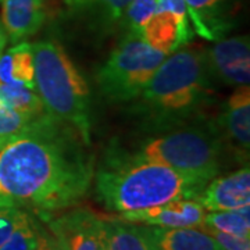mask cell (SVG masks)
Segmentation results:
<instances>
[{
    "instance_id": "cell-1",
    "label": "cell",
    "mask_w": 250,
    "mask_h": 250,
    "mask_svg": "<svg viewBox=\"0 0 250 250\" xmlns=\"http://www.w3.org/2000/svg\"><path fill=\"white\" fill-rule=\"evenodd\" d=\"M86 146L72 126L46 114L0 147V206L50 214L77 205L93 179Z\"/></svg>"
},
{
    "instance_id": "cell-2",
    "label": "cell",
    "mask_w": 250,
    "mask_h": 250,
    "mask_svg": "<svg viewBox=\"0 0 250 250\" xmlns=\"http://www.w3.org/2000/svg\"><path fill=\"white\" fill-rule=\"evenodd\" d=\"M211 95V75L206 50L182 46L166 57L135 99L134 113L143 125L156 132H167L187 125L200 113Z\"/></svg>"
},
{
    "instance_id": "cell-3",
    "label": "cell",
    "mask_w": 250,
    "mask_h": 250,
    "mask_svg": "<svg viewBox=\"0 0 250 250\" xmlns=\"http://www.w3.org/2000/svg\"><path fill=\"white\" fill-rule=\"evenodd\" d=\"M95 181L99 200L120 214L172 200L196 199L207 185L141 154L124 153L110 154Z\"/></svg>"
},
{
    "instance_id": "cell-4",
    "label": "cell",
    "mask_w": 250,
    "mask_h": 250,
    "mask_svg": "<svg viewBox=\"0 0 250 250\" xmlns=\"http://www.w3.org/2000/svg\"><path fill=\"white\" fill-rule=\"evenodd\" d=\"M35 65V89L45 110L56 120L72 126L89 145L90 93L81 71L53 41L31 43Z\"/></svg>"
},
{
    "instance_id": "cell-5",
    "label": "cell",
    "mask_w": 250,
    "mask_h": 250,
    "mask_svg": "<svg viewBox=\"0 0 250 250\" xmlns=\"http://www.w3.org/2000/svg\"><path fill=\"white\" fill-rule=\"evenodd\" d=\"M224 138L214 125H184L143 145L138 154L208 184L221 170Z\"/></svg>"
},
{
    "instance_id": "cell-6",
    "label": "cell",
    "mask_w": 250,
    "mask_h": 250,
    "mask_svg": "<svg viewBox=\"0 0 250 250\" xmlns=\"http://www.w3.org/2000/svg\"><path fill=\"white\" fill-rule=\"evenodd\" d=\"M166 57L152 49L141 35L126 34L96 74L100 93L113 103L132 102L142 93Z\"/></svg>"
},
{
    "instance_id": "cell-7",
    "label": "cell",
    "mask_w": 250,
    "mask_h": 250,
    "mask_svg": "<svg viewBox=\"0 0 250 250\" xmlns=\"http://www.w3.org/2000/svg\"><path fill=\"white\" fill-rule=\"evenodd\" d=\"M210 75L231 86H245L250 82V45L248 36L217 41L206 50Z\"/></svg>"
},
{
    "instance_id": "cell-8",
    "label": "cell",
    "mask_w": 250,
    "mask_h": 250,
    "mask_svg": "<svg viewBox=\"0 0 250 250\" xmlns=\"http://www.w3.org/2000/svg\"><path fill=\"white\" fill-rule=\"evenodd\" d=\"M49 228L62 250H98L103 220L89 210L78 208L52 220Z\"/></svg>"
},
{
    "instance_id": "cell-9",
    "label": "cell",
    "mask_w": 250,
    "mask_h": 250,
    "mask_svg": "<svg viewBox=\"0 0 250 250\" xmlns=\"http://www.w3.org/2000/svg\"><path fill=\"white\" fill-rule=\"evenodd\" d=\"M207 210L196 199L172 200L164 205L121 213L120 218L132 224H143L163 228L202 227Z\"/></svg>"
},
{
    "instance_id": "cell-10",
    "label": "cell",
    "mask_w": 250,
    "mask_h": 250,
    "mask_svg": "<svg viewBox=\"0 0 250 250\" xmlns=\"http://www.w3.org/2000/svg\"><path fill=\"white\" fill-rule=\"evenodd\" d=\"M196 200L208 211L235 210L250 206V171L243 167L232 174L213 178Z\"/></svg>"
},
{
    "instance_id": "cell-11",
    "label": "cell",
    "mask_w": 250,
    "mask_h": 250,
    "mask_svg": "<svg viewBox=\"0 0 250 250\" xmlns=\"http://www.w3.org/2000/svg\"><path fill=\"white\" fill-rule=\"evenodd\" d=\"M225 141L235 154L248 160L250 149V89L249 85L238 86L227 102L221 117Z\"/></svg>"
},
{
    "instance_id": "cell-12",
    "label": "cell",
    "mask_w": 250,
    "mask_h": 250,
    "mask_svg": "<svg viewBox=\"0 0 250 250\" xmlns=\"http://www.w3.org/2000/svg\"><path fill=\"white\" fill-rule=\"evenodd\" d=\"M43 21V0H1V24L11 43L36 34Z\"/></svg>"
},
{
    "instance_id": "cell-13",
    "label": "cell",
    "mask_w": 250,
    "mask_h": 250,
    "mask_svg": "<svg viewBox=\"0 0 250 250\" xmlns=\"http://www.w3.org/2000/svg\"><path fill=\"white\" fill-rule=\"evenodd\" d=\"M143 41L166 56L185 46L192 38L189 25H184L168 11H156L142 29Z\"/></svg>"
},
{
    "instance_id": "cell-14",
    "label": "cell",
    "mask_w": 250,
    "mask_h": 250,
    "mask_svg": "<svg viewBox=\"0 0 250 250\" xmlns=\"http://www.w3.org/2000/svg\"><path fill=\"white\" fill-rule=\"evenodd\" d=\"M153 250H221L217 242L200 227L163 228L145 225Z\"/></svg>"
},
{
    "instance_id": "cell-15",
    "label": "cell",
    "mask_w": 250,
    "mask_h": 250,
    "mask_svg": "<svg viewBox=\"0 0 250 250\" xmlns=\"http://www.w3.org/2000/svg\"><path fill=\"white\" fill-rule=\"evenodd\" d=\"M228 3L229 0H185L188 16L202 38L220 41L231 28L227 14Z\"/></svg>"
},
{
    "instance_id": "cell-16",
    "label": "cell",
    "mask_w": 250,
    "mask_h": 250,
    "mask_svg": "<svg viewBox=\"0 0 250 250\" xmlns=\"http://www.w3.org/2000/svg\"><path fill=\"white\" fill-rule=\"evenodd\" d=\"M35 65L31 43L20 42L0 56V83L35 89Z\"/></svg>"
},
{
    "instance_id": "cell-17",
    "label": "cell",
    "mask_w": 250,
    "mask_h": 250,
    "mask_svg": "<svg viewBox=\"0 0 250 250\" xmlns=\"http://www.w3.org/2000/svg\"><path fill=\"white\" fill-rule=\"evenodd\" d=\"M108 250H153L145 227L124 220L103 221Z\"/></svg>"
},
{
    "instance_id": "cell-18",
    "label": "cell",
    "mask_w": 250,
    "mask_h": 250,
    "mask_svg": "<svg viewBox=\"0 0 250 250\" xmlns=\"http://www.w3.org/2000/svg\"><path fill=\"white\" fill-rule=\"evenodd\" d=\"M53 236H49L45 228L29 213L28 218L13 232L0 250H49Z\"/></svg>"
},
{
    "instance_id": "cell-19",
    "label": "cell",
    "mask_w": 250,
    "mask_h": 250,
    "mask_svg": "<svg viewBox=\"0 0 250 250\" xmlns=\"http://www.w3.org/2000/svg\"><path fill=\"white\" fill-rule=\"evenodd\" d=\"M202 227L239 238H250V206L206 213Z\"/></svg>"
},
{
    "instance_id": "cell-20",
    "label": "cell",
    "mask_w": 250,
    "mask_h": 250,
    "mask_svg": "<svg viewBox=\"0 0 250 250\" xmlns=\"http://www.w3.org/2000/svg\"><path fill=\"white\" fill-rule=\"evenodd\" d=\"M0 102L16 111L31 116H42L47 113L38 93L25 85L0 83Z\"/></svg>"
},
{
    "instance_id": "cell-21",
    "label": "cell",
    "mask_w": 250,
    "mask_h": 250,
    "mask_svg": "<svg viewBox=\"0 0 250 250\" xmlns=\"http://www.w3.org/2000/svg\"><path fill=\"white\" fill-rule=\"evenodd\" d=\"M46 114L49 113H45L42 116H31L25 113H20L4 106L0 102V147L18 136L27 134Z\"/></svg>"
},
{
    "instance_id": "cell-22",
    "label": "cell",
    "mask_w": 250,
    "mask_h": 250,
    "mask_svg": "<svg viewBox=\"0 0 250 250\" xmlns=\"http://www.w3.org/2000/svg\"><path fill=\"white\" fill-rule=\"evenodd\" d=\"M129 1L131 0H65L72 11L92 14L106 24L120 21Z\"/></svg>"
},
{
    "instance_id": "cell-23",
    "label": "cell",
    "mask_w": 250,
    "mask_h": 250,
    "mask_svg": "<svg viewBox=\"0 0 250 250\" xmlns=\"http://www.w3.org/2000/svg\"><path fill=\"white\" fill-rule=\"evenodd\" d=\"M157 0H131L121 17L123 28L126 34H136L142 36V29L156 13Z\"/></svg>"
},
{
    "instance_id": "cell-24",
    "label": "cell",
    "mask_w": 250,
    "mask_h": 250,
    "mask_svg": "<svg viewBox=\"0 0 250 250\" xmlns=\"http://www.w3.org/2000/svg\"><path fill=\"white\" fill-rule=\"evenodd\" d=\"M29 215V211L17 207L0 206V248L9 241L13 232L24 223Z\"/></svg>"
},
{
    "instance_id": "cell-25",
    "label": "cell",
    "mask_w": 250,
    "mask_h": 250,
    "mask_svg": "<svg viewBox=\"0 0 250 250\" xmlns=\"http://www.w3.org/2000/svg\"><path fill=\"white\" fill-rule=\"evenodd\" d=\"M200 228L205 229L206 232L217 242V245L221 248V250H250V238L233 236V235L220 232V231L206 228V227H200Z\"/></svg>"
},
{
    "instance_id": "cell-26",
    "label": "cell",
    "mask_w": 250,
    "mask_h": 250,
    "mask_svg": "<svg viewBox=\"0 0 250 250\" xmlns=\"http://www.w3.org/2000/svg\"><path fill=\"white\" fill-rule=\"evenodd\" d=\"M7 42H9V38H7V34H6V29L3 27L1 21H0V56L4 52Z\"/></svg>"
},
{
    "instance_id": "cell-27",
    "label": "cell",
    "mask_w": 250,
    "mask_h": 250,
    "mask_svg": "<svg viewBox=\"0 0 250 250\" xmlns=\"http://www.w3.org/2000/svg\"><path fill=\"white\" fill-rule=\"evenodd\" d=\"M98 250H108L107 242H106V238H104V233L102 232V236H100V241H99Z\"/></svg>"
},
{
    "instance_id": "cell-28",
    "label": "cell",
    "mask_w": 250,
    "mask_h": 250,
    "mask_svg": "<svg viewBox=\"0 0 250 250\" xmlns=\"http://www.w3.org/2000/svg\"><path fill=\"white\" fill-rule=\"evenodd\" d=\"M49 250H62V248L56 243V241L53 239V242H52V246H50V249Z\"/></svg>"
},
{
    "instance_id": "cell-29",
    "label": "cell",
    "mask_w": 250,
    "mask_h": 250,
    "mask_svg": "<svg viewBox=\"0 0 250 250\" xmlns=\"http://www.w3.org/2000/svg\"><path fill=\"white\" fill-rule=\"evenodd\" d=\"M0 1H1V0H0Z\"/></svg>"
}]
</instances>
